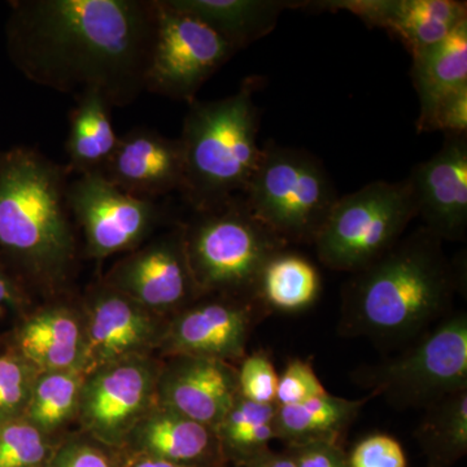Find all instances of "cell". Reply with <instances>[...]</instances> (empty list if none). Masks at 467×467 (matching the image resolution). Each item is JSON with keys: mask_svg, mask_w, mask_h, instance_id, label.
<instances>
[{"mask_svg": "<svg viewBox=\"0 0 467 467\" xmlns=\"http://www.w3.org/2000/svg\"><path fill=\"white\" fill-rule=\"evenodd\" d=\"M187 260L201 296H254L263 266L288 247L252 214L242 195L183 223Z\"/></svg>", "mask_w": 467, "mask_h": 467, "instance_id": "obj_5", "label": "cell"}, {"mask_svg": "<svg viewBox=\"0 0 467 467\" xmlns=\"http://www.w3.org/2000/svg\"><path fill=\"white\" fill-rule=\"evenodd\" d=\"M319 292L321 275L315 264L285 248L266 261L254 294L267 312L296 313L310 308Z\"/></svg>", "mask_w": 467, "mask_h": 467, "instance_id": "obj_25", "label": "cell"}, {"mask_svg": "<svg viewBox=\"0 0 467 467\" xmlns=\"http://www.w3.org/2000/svg\"><path fill=\"white\" fill-rule=\"evenodd\" d=\"M106 285L155 315L180 312L201 297L187 260L183 223L116 264Z\"/></svg>", "mask_w": 467, "mask_h": 467, "instance_id": "obj_13", "label": "cell"}, {"mask_svg": "<svg viewBox=\"0 0 467 467\" xmlns=\"http://www.w3.org/2000/svg\"><path fill=\"white\" fill-rule=\"evenodd\" d=\"M126 442L146 457L180 465L205 466L204 461L221 453L212 427L158 404L138 420Z\"/></svg>", "mask_w": 467, "mask_h": 467, "instance_id": "obj_19", "label": "cell"}, {"mask_svg": "<svg viewBox=\"0 0 467 467\" xmlns=\"http://www.w3.org/2000/svg\"><path fill=\"white\" fill-rule=\"evenodd\" d=\"M425 409L416 435L431 462L441 467L462 459L467 451V389Z\"/></svg>", "mask_w": 467, "mask_h": 467, "instance_id": "obj_27", "label": "cell"}, {"mask_svg": "<svg viewBox=\"0 0 467 467\" xmlns=\"http://www.w3.org/2000/svg\"><path fill=\"white\" fill-rule=\"evenodd\" d=\"M371 396L348 400L326 393L300 404L278 407L276 439L287 448L310 442L339 444L340 436L358 418Z\"/></svg>", "mask_w": 467, "mask_h": 467, "instance_id": "obj_23", "label": "cell"}, {"mask_svg": "<svg viewBox=\"0 0 467 467\" xmlns=\"http://www.w3.org/2000/svg\"><path fill=\"white\" fill-rule=\"evenodd\" d=\"M20 301L21 294L16 282L0 265V308L17 306Z\"/></svg>", "mask_w": 467, "mask_h": 467, "instance_id": "obj_37", "label": "cell"}, {"mask_svg": "<svg viewBox=\"0 0 467 467\" xmlns=\"http://www.w3.org/2000/svg\"><path fill=\"white\" fill-rule=\"evenodd\" d=\"M67 199L92 259L135 250L164 217L158 201L122 192L100 171L78 175L67 184Z\"/></svg>", "mask_w": 467, "mask_h": 467, "instance_id": "obj_10", "label": "cell"}, {"mask_svg": "<svg viewBox=\"0 0 467 467\" xmlns=\"http://www.w3.org/2000/svg\"><path fill=\"white\" fill-rule=\"evenodd\" d=\"M344 285L339 330L378 346H409L451 315L459 275L425 227L402 236Z\"/></svg>", "mask_w": 467, "mask_h": 467, "instance_id": "obj_2", "label": "cell"}, {"mask_svg": "<svg viewBox=\"0 0 467 467\" xmlns=\"http://www.w3.org/2000/svg\"><path fill=\"white\" fill-rule=\"evenodd\" d=\"M276 404H257L238 395L214 429L221 453L244 466L270 451L276 439Z\"/></svg>", "mask_w": 467, "mask_h": 467, "instance_id": "obj_26", "label": "cell"}, {"mask_svg": "<svg viewBox=\"0 0 467 467\" xmlns=\"http://www.w3.org/2000/svg\"><path fill=\"white\" fill-rule=\"evenodd\" d=\"M279 376L265 352L252 353L242 359L238 370V391L242 398L257 404H275Z\"/></svg>", "mask_w": 467, "mask_h": 467, "instance_id": "obj_31", "label": "cell"}, {"mask_svg": "<svg viewBox=\"0 0 467 467\" xmlns=\"http://www.w3.org/2000/svg\"><path fill=\"white\" fill-rule=\"evenodd\" d=\"M243 199L288 245L313 244L339 199L327 169L306 150L267 142Z\"/></svg>", "mask_w": 467, "mask_h": 467, "instance_id": "obj_6", "label": "cell"}, {"mask_svg": "<svg viewBox=\"0 0 467 467\" xmlns=\"http://www.w3.org/2000/svg\"><path fill=\"white\" fill-rule=\"evenodd\" d=\"M76 99L66 146L67 173H103L119 140L110 119L112 107L99 92H86Z\"/></svg>", "mask_w": 467, "mask_h": 467, "instance_id": "obj_24", "label": "cell"}, {"mask_svg": "<svg viewBox=\"0 0 467 467\" xmlns=\"http://www.w3.org/2000/svg\"><path fill=\"white\" fill-rule=\"evenodd\" d=\"M131 467H207V466H190L180 465V463L169 462V461L153 459V457H143L134 463Z\"/></svg>", "mask_w": 467, "mask_h": 467, "instance_id": "obj_39", "label": "cell"}, {"mask_svg": "<svg viewBox=\"0 0 467 467\" xmlns=\"http://www.w3.org/2000/svg\"><path fill=\"white\" fill-rule=\"evenodd\" d=\"M67 177L29 147L0 155V251L46 287L66 282L76 259Z\"/></svg>", "mask_w": 467, "mask_h": 467, "instance_id": "obj_3", "label": "cell"}, {"mask_svg": "<svg viewBox=\"0 0 467 467\" xmlns=\"http://www.w3.org/2000/svg\"><path fill=\"white\" fill-rule=\"evenodd\" d=\"M103 174L122 192L138 198H158L180 192L183 150L180 138L137 128L119 137Z\"/></svg>", "mask_w": 467, "mask_h": 467, "instance_id": "obj_18", "label": "cell"}, {"mask_svg": "<svg viewBox=\"0 0 467 467\" xmlns=\"http://www.w3.org/2000/svg\"><path fill=\"white\" fill-rule=\"evenodd\" d=\"M303 8L350 12L368 26L396 36L410 55L447 38L467 21L466 2L456 0H335L304 2Z\"/></svg>", "mask_w": 467, "mask_h": 467, "instance_id": "obj_16", "label": "cell"}, {"mask_svg": "<svg viewBox=\"0 0 467 467\" xmlns=\"http://www.w3.org/2000/svg\"><path fill=\"white\" fill-rule=\"evenodd\" d=\"M287 451L297 467H350L348 456L334 442H310Z\"/></svg>", "mask_w": 467, "mask_h": 467, "instance_id": "obj_35", "label": "cell"}, {"mask_svg": "<svg viewBox=\"0 0 467 467\" xmlns=\"http://www.w3.org/2000/svg\"><path fill=\"white\" fill-rule=\"evenodd\" d=\"M467 134V86L451 92L436 106L423 133Z\"/></svg>", "mask_w": 467, "mask_h": 467, "instance_id": "obj_34", "label": "cell"}, {"mask_svg": "<svg viewBox=\"0 0 467 467\" xmlns=\"http://www.w3.org/2000/svg\"><path fill=\"white\" fill-rule=\"evenodd\" d=\"M85 377L78 368L39 373L23 417L45 435L66 425L77 414Z\"/></svg>", "mask_w": 467, "mask_h": 467, "instance_id": "obj_28", "label": "cell"}, {"mask_svg": "<svg viewBox=\"0 0 467 467\" xmlns=\"http://www.w3.org/2000/svg\"><path fill=\"white\" fill-rule=\"evenodd\" d=\"M156 362L133 356L86 374L77 416L82 427L109 445L126 441L133 427L156 405L160 376Z\"/></svg>", "mask_w": 467, "mask_h": 467, "instance_id": "obj_11", "label": "cell"}, {"mask_svg": "<svg viewBox=\"0 0 467 467\" xmlns=\"http://www.w3.org/2000/svg\"><path fill=\"white\" fill-rule=\"evenodd\" d=\"M416 217L408 178L374 181L339 196L313 245L326 267L353 275L391 250Z\"/></svg>", "mask_w": 467, "mask_h": 467, "instance_id": "obj_7", "label": "cell"}, {"mask_svg": "<svg viewBox=\"0 0 467 467\" xmlns=\"http://www.w3.org/2000/svg\"><path fill=\"white\" fill-rule=\"evenodd\" d=\"M326 393L327 391L316 374L312 364L306 359L292 358L288 361L282 376H279L275 404L278 407L300 404Z\"/></svg>", "mask_w": 467, "mask_h": 467, "instance_id": "obj_32", "label": "cell"}, {"mask_svg": "<svg viewBox=\"0 0 467 467\" xmlns=\"http://www.w3.org/2000/svg\"><path fill=\"white\" fill-rule=\"evenodd\" d=\"M348 461L350 467H407L400 442L384 434L368 436L359 441Z\"/></svg>", "mask_w": 467, "mask_h": 467, "instance_id": "obj_33", "label": "cell"}, {"mask_svg": "<svg viewBox=\"0 0 467 467\" xmlns=\"http://www.w3.org/2000/svg\"><path fill=\"white\" fill-rule=\"evenodd\" d=\"M264 84V77H247L229 97L189 104L180 137V192L193 212L216 208L247 189L263 156L254 98Z\"/></svg>", "mask_w": 467, "mask_h": 467, "instance_id": "obj_4", "label": "cell"}, {"mask_svg": "<svg viewBox=\"0 0 467 467\" xmlns=\"http://www.w3.org/2000/svg\"><path fill=\"white\" fill-rule=\"evenodd\" d=\"M45 434L26 418L0 423V467H34L47 454Z\"/></svg>", "mask_w": 467, "mask_h": 467, "instance_id": "obj_29", "label": "cell"}, {"mask_svg": "<svg viewBox=\"0 0 467 467\" xmlns=\"http://www.w3.org/2000/svg\"><path fill=\"white\" fill-rule=\"evenodd\" d=\"M208 299L184 306L165 328L167 355L242 361L256 318L266 316L256 297L204 295Z\"/></svg>", "mask_w": 467, "mask_h": 467, "instance_id": "obj_12", "label": "cell"}, {"mask_svg": "<svg viewBox=\"0 0 467 467\" xmlns=\"http://www.w3.org/2000/svg\"><path fill=\"white\" fill-rule=\"evenodd\" d=\"M155 316L109 285L95 288L85 324L84 373L119 359L143 356L150 347L161 344L165 328L160 327Z\"/></svg>", "mask_w": 467, "mask_h": 467, "instance_id": "obj_15", "label": "cell"}, {"mask_svg": "<svg viewBox=\"0 0 467 467\" xmlns=\"http://www.w3.org/2000/svg\"><path fill=\"white\" fill-rule=\"evenodd\" d=\"M169 3L220 34L236 51L272 33L285 11L301 5V2L285 0H169Z\"/></svg>", "mask_w": 467, "mask_h": 467, "instance_id": "obj_21", "label": "cell"}, {"mask_svg": "<svg viewBox=\"0 0 467 467\" xmlns=\"http://www.w3.org/2000/svg\"><path fill=\"white\" fill-rule=\"evenodd\" d=\"M356 380L398 408H427L467 389V316L450 315L400 355L359 370Z\"/></svg>", "mask_w": 467, "mask_h": 467, "instance_id": "obj_8", "label": "cell"}, {"mask_svg": "<svg viewBox=\"0 0 467 467\" xmlns=\"http://www.w3.org/2000/svg\"><path fill=\"white\" fill-rule=\"evenodd\" d=\"M156 29L144 90L171 100H196L202 85L236 54L198 18L169 0H155Z\"/></svg>", "mask_w": 467, "mask_h": 467, "instance_id": "obj_9", "label": "cell"}, {"mask_svg": "<svg viewBox=\"0 0 467 467\" xmlns=\"http://www.w3.org/2000/svg\"><path fill=\"white\" fill-rule=\"evenodd\" d=\"M238 395V370L229 362L173 356L160 370L156 404L214 430Z\"/></svg>", "mask_w": 467, "mask_h": 467, "instance_id": "obj_17", "label": "cell"}, {"mask_svg": "<svg viewBox=\"0 0 467 467\" xmlns=\"http://www.w3.org/2000/svg\"><path fill=\"white\" fill-rule=\"evenodd\" d=\"M38 374L16 353L0 356V423L24 416Z\"/></svg>", "mask_w": 467, "mask_h": 467, "instance_id": "obj_30", "label": "cell"}, {"mask_svg": "<svg viewBox=\"0 0 467 467\" xmlns=\"http://www.w3.org/2000/svg\"><path fill=\"white\" fill-rule=\"evenodd\" d=\"M51 467H110L103 451L86 441H69L57 451Z\"/></svg>", "mask_w": 467, "mask_h": 467, "instance_id": "obj_36", "label": "cell"}, {"mask_svg": "<svg viewBox=\"0 0 467 467\" xmlns=\"http://www.w3.org/2000/svg\"><path fill=\"white\" fill-rule=\"evenodd\" d=\"M417 217L441 241H465L467 232V134L444 135L441 149L407 177Z\"/></svg>", "mask_w": 467, "mask_h": 467, "instance_id": "obj_14", "label": "cell"}, {"mask_svg": "<svg viewBox=\"0 0 467 467\" xmlns=\"http://www.w3.org/2000/svg\"><path fill=\"white\" fill-rule=\"evenodd\" d=\"M9 57L34 84L126 107L146 88L155 0H23L11 5Z\"/></svg>", "mask_w": 467, "mask_h": 467, "instance_id": "obj_1", "label": "cell"}, {"mask_svg": "<svg viewBox=\"0 0 467 467\" xmlns=\"http://www.w3.org/2000/svg\"><path fill=\"white\" fill-rule=\"evenodd\" d=\"M411 81L420 100L418 133L442 99L467 86V21L447 38L411 55Z\"/></svg>", "mask_w": 467, "mask_h": 467, "instance_id": "obj_22", "label": "cell"}, {"mask_svg": "<svg viewBox=\"0 0 467 467\" xmlns=\"http://www.w3.org/2000/svg\"><path fill=\"white\" fill-rule=\"evenodd\" d=\"M244 467H297L295 461L292 460L288 451L284 453H276V451H267L263 456L257 457L256 460L251 461Z\"/></svg>", "mask_w": 467, "mask_h": 467, "instance_id": "obj_38", "label": "cell"}, {"mask_svg": "<svg viewBox=\"0 0 467 467\" xmlns=\"http://www.w3.org/2000/svg\"><path fill=\"white\" fill-rule=\"evenodd\" d=\"M17 342L18 355L38 373L82 370L85 325L75 310L67 306H48L36 312L21 327Z\"/></svg>", "mask_w": 467, "mask_h": 467, "instance_id": "obj_20", "label": "cell"}]
</instances>
